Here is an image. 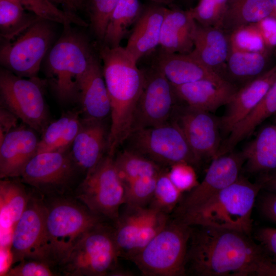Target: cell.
<instances>
[{"instance_id": "obj_1", "label": "cell", "mask_w": 276, "mask_h": 276, "mask_svg": "<svg viewBox=\"0 0 276 276\" xmlns=\"http://www.w3.org/2000/svg\"><path fill=\"white\" fill-rule=\"evenodd\" d=\"M193 229L186 260L188 267L199 276L256 275L267 256L250 235L227 228L198 226Z\"/></svg>"}, {"instance_id": "obj_2", "label": "cell", "mask_w": 276, "mask_h": 276, "mask_svg": "<svg viewBox=\"0 0 276 276\" xmlns=\"http://www.w3.org/2000/svg\"><path fill=\"white\" fill-rule=\"evenodd\" d=\"M99 55L111 106L107 154L114 156L131 132L134 110L142 91L144 71L121 46L102 45Z\"/></svg>"}, {"instance_id": "obj_3", "label": "cell", "mask_w": 276, "mask_h": 276, "mask_svg": "<svg viewBox=\"0 0 276 276\" xmlns=\"http://www.w3.org/2000/svg\"><path fill=\"white\" fill-rule=\"evenodd\" d=\"M262 189L259 181L252 183L240 176L202 204L177 218L192 226L234 229L250 235L252 211Z\"/></svg>"}, {"instance_id": "obj_4", "label": "cell", "mask_w": 276, "mask_h": 276, "mask_svg": "<svg viewBox=\"0 0 276 276\" xmlns=\"http://www.w3.org/2000/svg\"><path fill=\"white\" fill-rule=\"evenodd\" d=\"M96 57L85 35L73 30L71 26L64 27L44 63L47 83L60 102H77L82 78Z\"/></svg>"}, {"instance_id": "obj_5", "label": "cell", "mask_w": 276, "mask_h": 276, "mask_svg": "<svg viewBox=\"0 0 276 276\" xmlns=\"http://www.w3.org/2000/svg\"><path fill=\"white\" fill-rule=\"evenodd\" d=\"M193 228L178 218L164 227L129 260L145 276H181L186 274L188 245Z\"/></svg>"}, {"instance_id": "obj_6", "label": "cell", "mask_w": 276, "mask_h": 276, "mask_svg": "<svg viewBox=\"0 0 276 276\" xmlns=\"http://www.w3.org/2000/svg\"><path fill=\"white\" fill-rule=\"evenodd\" d=\"M45 205L47 245L52 264L61 265L80 239L101 223V217L83 204L56 199Z\"/></svg>"}, {"instance_id": "obj_7", "label": "cell", "mask_w": 276, "mask_h": 276, "mask_svg": "<svg viewBox=\"0 0 276 276\" xmlns=\"http://www.w3.org/2000/svg\"><path fill=\"white\" fill-rule=\"evenodd\" d=\"M120 257L113 229L101 223L88 231L60 265L71 276H104L117 268Z\"/></svg>"}, {"instance_id": "obj_8", "label": "cell", "mask_w": 276, "mask_h": 276, "mask_svg": "<svg viewBox=\"0 0 276 276\" xmlns=\"http://www.w3.org/2000/svg\"><path fill=\"white\" fill-rule=\"evenodd\" d=\"M51 22L39 18L13 39L4 40L0 49L2 67L20 77L37 78L54 37Z\"/></svg>"}, {"instance_id": "obj_9", "label": "cell", "mask_w": 276, "mask_h": 276, "mask_svg": "<svg viewBox=\"0 0 276 276\" xmlns=\"http://www.w3.org/2000/svg\"><path fill=\"white\" fill-rule=\"evenodd\" d=\"M0 99L2 107L36 132L42 134L49 125L48 110L38 78L20 77L1 68Z\"/></svg>"}, {"instance_id": "obj_10", "label": "cell", "mask_w": 276, "mask_h": 276, "mask_svg": "<svg viewBox=\"0 0 276 276\" xmlns=\"http://www.w3.org/2000/svg\"><path fill=\"white\" fill-rule=\"evenodd\" d=\"M76 197L96 215L117 220L121 206L126 203V197L114 156L107 154L94 168L86 173Z\"/></svg>"}, {"instance_id": "obj_11", "label": "cell", "mask_w": 276, "mask_h": 276, "mask_svg": "<svg viewBox=\"0 0 276 276\" xmlns=\"http://www.w3.org/2000/svg\"><path fill=\"white\" fill-rule=\"evenodd\" d=\"M127 148L160 165L198 163L185 134L173 121L132 131L125 141Z\"/></svg>"}, {"instance_id": "obj_12", "label": "cell", "mask_w": 276, "mask_h": 276, "mask_svg": "<svg viewBox=\"0 0 276 276\" xmlns=\"http://www.w3.org/2000/svg\"><path fill=\"white\" fill-rule=\"evenodd\" d=\"M144 73V84L134 110L131 132L168 122L176 105L173 86L164 75L154 65Z\"/></svg>"}, {"instance_id": "obj_13", "label": "cell", "mask_w": 276, "mask_h": 276, "mask_svg": "<svg viewBox=\"0 0 276 276\" xmlns=\"http://www.w3.org/2000/svg\"><path fill=\"white\" fill-rule=\"evenodd\" d=\"M12 263L26 259L50 261L46 238L45 205L30 197L14 227L10 242Z\"/></svg>"}, {"instance_id": "obj_14", "label": "cell", "mask_w": 276, "mask_h": 276, "mask_svg": "<svg viewBox=\"0 0 276 276\" xmlns=\"http://www.w3.org/2000/svg\"><path fill=\"white\" fill-rule=\"evenodd\" d=\"M170 120L180 128L198 163L217 156L221 144L219 118L210 112L176 105Z\"/></svg>"}, {"instance_id": "obj_15", "label": "cell", "mask_w": 276, "mask_h": 276, "mask_svg": "<svg viewBox=\"0 0 276 276\" xmlns=\"http://www.w3.org/2000/svg\"><path fill=\"white\" fill-rule=\"evenodd\" d=\"M78 168L70 153H37L27 164L20 177L22 182L45 193L63 190Z\"/></svg>"}, {"instance_id": "obj_16", "label": "cell", "mask_w": 276, "mask_h": 276, "mask_svg": "<svg viewBox=\"0 0 276 276\" xmlns=\"http://www.w3.org/2000/svg\"><path fill=\"white\" fill-rule=\"evenodd\" d=\"M245 162L242 152L232 151L212 159L202 181L179 202L177 216L200 205L235 182Z\"/></svg>"}, {"instance_id": "obj_17", "label": "cell", "mask_w": 276, "mask_h": 276, "mask_svg": "<svg viewBox=\"0 0 276 276\" xmlns=\"http://www.w3.org/2000/svg\"><path fill=\"white\" fill-rule=\"evenodd\" d=\"M276 81V64L265 73L240 87L219 119L221 131L229 134L263 99Z\"/></svg>"}, {"instance_id": "obj_18", "label": "cell", "mask_w": 276, "mask_h": 276, "mask_svg": "<svg viewBox=\"0 0 276 276\" xmlns=\"http://www.w3.org/2000/svg\"><path fill=\"white\" fill-rule=\"evenodd\" d=\"M29 126L16 127L0 142V178L20 177L37 154L39 140Z\"/></svg>"}, {"instance_id": "obj_19", "label": "cell", "mask_w": 276, "mask_h": 276, "mask_svg": "<svg viewBox=\"0 0 276 276\" xmlns=\"http://www.w3.org/2000/svg\"><path fill=\"white\" fill-rule=\"evenodd\" d=\"M173 86L201 80L230 82L207 67L190 52L168 53L159 50L154 65Z\"/></svg>"}, {"instance_id": "obj_20", "label": "cell", "mask_w": 276, "mask_h": 276, "mask_svg": "<svg viewBox=\"0 0 276 276\" xmlns=\"http://www.w3.org/2000/svg\"><path fill=\"white\" fill-rule=\"evenodd\" d=\"M109 132L105 121L82 118L81 127L71 146L70 153L79 169L86 173L105 156Z\"/></svg>"}, {"instance_id": "obj_21", "label": "cell", "mask_w": 276, "mask_h": 276, "mask_svg": "<svg viewBox=\"0 0 276 276\" xmlns=\"http://www.w3.org/2000/svg\"><path fill=\"white\" fill-rule=\"evenodd\" d=\"M168 8L155 3L143 7L125 49L137 63L159 47L162 25Z\"/></svg>"}, {"instance_id": "obj_22", "label": "cell", "mask_w": 276, "mask_h": 276, "mask_svg": "<svg viewBox=\"0 0 276 276\" xmlns=\"http://www.w3.org/2000/svg\"><path fill=\"white\" fill-rule=\"evenodd\" d=\"M77 102L82 118L105 121L110 116V102L102 66L97 56L82 78Z\"/></svg>"}, {"instance_id": "obj_23", "label": "cell", "mask_w": 276, "mask_h": 276, "mask_svg": "<svg viewBox=\"0 0 276 276\" xmlns=\"http://www.w3.org/2000/svg\"><path fill=\"white\" fill-rule=\"evenodd\" d=\"M231 51L229 33L221 28L197 23L194 48L191 53L225 80L226 64Z\"/></svg>"}, {"instance_id": "obj_24", "label": "cell", "mask_w": 276, "mask_h": 276, "mask_svg": "<svg viewBox=\"0 0 276 276\" xmlns=\"http://www.w3.org/2000/svg\"><path fill=\"white\" fill-rule=\"evenodd\" d=\"M173 87L178 100L190 107L210 112L226 105L239 88L231 82L219 83L209 80Z\"/></svg>"}, {"instance_id": "obj_25", "label": "cell", "mask_w": 276, "mask_h": 276, "mask_svg": "<svg viewBox=\"0 0 276 276\" xmlns=\"http://www.w3.org/2000/svg\"><path fill=\"white\" fill-rule=\"evenodd\" d=\"M197 22L190 9L176 6L168 8L162 25L159 50L168 53L187 54L192 51Z\"/></svg>"}, {"instance_id": "obj_26", "label": "cell", "mask_w": 276, "mask_h": 276, "mask_svg": "<svg viewBox=\"0 0 276 276\" xmlns=\"http://www.w3.org/2000/svg\"><path fill=\"white\" fill-rule=\"evenodd\" d=\"M80 114V111H70L49 124L39 139L37 153L66 152L81 127Z\"/></svg>"}, {"instance_id": "obj_27", "label": "cell", "mask_w": 276, "mask_h": 276, "mask_svg": "<svg viewBox=\"0 0 276 276\" xmlns=\"http://www.w3.org/2000/svg\"><path fill=\"white\" fill-rule=\"evenodd\" d=\"M247 170L266 173L276 170V124L261 129L242 151Z\"/></svg>"}, {"instance_id": "obj_28", "label": "cell", "mask_w": 276, "mask_h": 276, "mask_svg": "<svg viewBox=\"0 0 276 276\" xmlns=\"http://www.w3.org/2000/svg\"><path fill=\"white\" fill-rule=\"evenodd\" d=\"M30 196L22 185L9 178L0 181V223L1 241L12 237L14 226L25 210Z\"/></svg>"}, {"instance_id": "obj_29", "label": "cell", "mask_w": 276, "mask_h": 276, "mask_svg": "<svg viewBox=\"0 0 276 276\" xmlns=\"http://www.w3.org/2000/svg\"><path fill=\"white\" fill-rule=\"evenodd\" d=\"M270 55L231 50L226 64L225 79L237 87V84L242 86L270 68L267 67Z\"/></svg>"}, {"instance_id": "obj_30", "label": "cell", "mask_w": 276, "mask_h": 276, "mask_svg": "<svg viewBox=\"0 0 276 276\" xmlns=\"http://www.w3.org/2000/svg\"><path fill=\"white\" fill-rule=\"evenodd\" d=\"M272 0H227L222 28L228 33L271 15Z\"/></svg>"}, {"instance_id": "obj_31", "label": "cell", "mask_w": 276, "mask_h": 276, "mask_svg": "<svg viewBox=\"0 0 276 276\" xmlns=\"http://www.w3.org/2000/svg\"><path fill=\"white\" fill-rule=\"evenodd\" d=\"M126 206L115 221L113 233L120 257L128 259L134 253L149 208Z\"/></svg>"}, {"instance_id": "obj_32", "label": "cell", "mask_w": 276, "mask_h": 276, "mask_svg": "<svg viewBox=\"0 0 276 276\" xmlns=\"http://www.w3.org/2000/svg\"><path fill=\"white\" fill-rule=\"evenodd\" d=\"M143 7L140 0H119L110 18L102 44L111 48L120 47L132 29Z\"/></svg>"}, {"instance_id": "obj_33", "label": "cell", "mask_w": 276, "mask_h": 276, "mask_svg": "<svg viewBox=\"0 0 276 276\" xmlns=\"http://www.w3.org/2000/svg\"><path fill=\"white\" fill-rule=\"evenodd\" d=\"M114 160L124 187L138 179L157 176L164 170L161 165L127 148L114 156Z\"/></svg>"}, {"instance_id": "obj_34", "label": "cell", "mask_w": 276, "mask_h": 276, "mask_svg": "<svg viewBox=\"0 0 276 276\" xmlns=\"http://www.w3.org/2000/svg\"><path fill=\"white\" fill-rule=\"evenodd\" d=\"M38 18L27 14L18 0H0V33L3 40L13 39Z\"/></svg>"}, {"instance_id": "obj_35", "label": "cell", "mask_w": 276, "mask_h": 276, "mask_svg": "<svg viewBox=\"0 0 276 276\" xmlns=\"http://www.w3.org/2000/svg\"><path fill=\"white\" fill-rule=\"evenodd\" d=\"M23 8L38 17L63 27L75 24L87 27L88 24L75 13L58 8L51 0H18Z\"/></svg>"}, {"instance_id": "obj_36", "label": "cell", "mask_w": 276, "mask_h": 276, "mask_svg": "<svg viewBox=\"0 0 276 276\" xmlns=\"http://www.w3.org/2000/svg\"><path fill=\"white\" fill-rule=\"evenodd\" d=\"M182 193L164 169L157 177L149 207L168 215L180 201Z\"/></svg>"}, {"instance_id": "obj_37", "label": "cell", "mask_w": 276, "mask_h": 276, "mask_svg": "<svg viewBox=\"0 0 276 276\" xmlns=\"http://www.w3.org/2000/svg\"><path fill=\"white\" fill-rule=\"evenodd\" d=\"M119 0H87L86 11L92 31L102 43L110 18Z\"/></svg>"}, {"instance_id": "obj_38", "label": "cell", "mask_w": 276, "mask_h": 276, "mask_svg": "<svg viewBox=\"0 0 276 276\" xmlns=\"http://www.w3.org/2000/svg\"><path fill=\"white\" fill-rule=\"evenodd\" d=\"M231 50L271 54L255 24L244 26L230 33Z\"/></svg>"}, {"instance_id": "obj_39", "label": "cell", "mask_w": 276, "mask_h": 276, "mask_svg": "<svg viewBox=\"0 0 276 276\" xmlns=\"http://www.w3.org/2000/svg\"><path fill=\"white\" fill-rule=\"evenodd\" d=\"M227 2V0H200L197 5L190 10L198 24L222 28Z\"/></svg>"}, {"instance_id": "obj_40", "label": "cell", "mask_w": 276, "mask_h": 276, "mask_svg": "<svg viewBox=\"0 0 276 276\" xmlns=\"http://www.w3.org/2000/svg\"><path fill=\"white\" fill-rule=\"evenodd\" d=\"M157 176L138 179L125 185V205L147 206L152 199Z\"/></svg>"}, {"instance_id": "obj_41", "label": "cell", "mask_w": 276, "mask_h": 276, "mask_svg": "<svg viewBox=\"0 0 276 276\" xmlns=\"http://www.w3.org/2000/svg\"><path fill=\"white\" fill-rule=\"evenodd\" d=\"M167 173L171 181L182 193L190 191L199 183L194 168L188 163L172 165Z\"/></svg>"}, {"instance_id": "obj_42", "label": "cell", "mask_w": 276, "mask_h": 276, "mask_svg": "<svg viewBox=\"0 0 276 276\" xmlns=\"http://www.w3.org/2000/svg\"><path fill=\"white\" fill-rule=\"evenodd\" d=\"M49 262L44 261L26 259L10 268L5 273L7 276H53L56 274Z\"/></svg>"}, {"instance_id": "obj_43", "label": "cell", "mask_w": 276, "mask_h": 276, "mask_svg": "<svg viewBox=\"0 0 276 276\" xmlns=\"http://www.w3.org/2000/svg\"><path fill=\"white\" fill-rule=\"evenodd\" d=\"M255 25L269 50H276V17L269 16Z\"/></svg>"}, {"instance_id": "obj_44", "label": "cell", "mask_w": 276, "mask_h": 276, "mask_svg": "<svg viewBox=\"0 0 276 276\" xmlns=\"http://www.w3.org/2000/svg\"><path fill=\"white\" fill-rule=\"evenodd\" d=\"M255 238L263 249L270 253L276 260V228H261L256 233Z\"/></svg>"}, {"instance_id": "obj_45", "label": "cell", "mask_w": 276, "mask_h": 276, "mask_svg": "<svg viewBox=\"0 0 276 276\" xmlns=\"http://www.w3.org/2000/svg\"><path fill=\"white\" fill-rule=\"evenodd\" d=\"M261 196L259 206L261 213L276 223V193L268 192Z\"/></svg>"}, {"instance_id": "obj_46", "label": "cell", "mask_w": 276, "mask_h": 276, "mask_svg": "<svg viewBox=\"0 0 276 276\" xmlns=\"http://www.w3.org/2000/svg\"><path fill=\"white\" fill-rule=\"evenodd\" d=\"M18 118L8 109L1 106L0 110V142L12 129L16 127Z\"/></svg>"}, {"instance_id": "obj_47", "label": "cell", "mask_w": 276, "mask_h": 276, "mask_svg": "<svg viewBox=\"0 0 276 276\" xmlns=\"http://www.w3.org/2000/svg\"><path fill=\"white\" fill-rule=\"evenodd\" d=\"M257 276H276V260L268 256L260 264Z\"/></svg>"}, {"instance_id": "obj_48", "label": "cell", "mask_w": 276, "mask_h": 276, "mask_svg": "<svg viewBox=\"0 0 276 276\" xmlns=\"http://www.w3.org/2000/svg\"><path fill=\"white\" fill-rule=\"evenodd\" d=\"M259 181L262 184L263 189L276 193V170L264 173Z\"/></svg>"}, {"instance_id": "obj_49", "label": "cell", "mask_w": 276, "mask_h": 276, "mask_svg": "<svg viewBox=\"0 0 276 276\" xmlns=\"http://www.w3.org/2000/svg\"><path fill=\"white\" fill-rule=\"evenodd\" d=\"M55 4H60L65 8L66 11L74 12L76 11L78 7L74 0H51Z\"/></svg>"}, {"instance_id": "obj_50", "label": "cell", "mask_w": 276, "mask_h": 276, "mask_svg": "<svg viewBox=\"0 0 276 276\" xmlns=\"http://www.w3.org/2000/svg\"><path fill=\"white\" fill-rule=\"evenodd\" d=\"M153 3L162 5L164 6H169L170 7L174 5L175 0H149Z\"/></svg>"}, {"instance_id": "obj_51", "label": "cell", "mask_w": 276, "mask_h": 276, "mask_svg": "<svg viewBox=\"0 0 276 276\" xmlns=\"http://www.w3.org/2000/svg\"><path fill=\"white\" fill-rule=\"evenodd\" d=\"M273 10L271 16L276 17V0H272Z\"/></svg>"}, {"instance_id": "obj_52", "label": "cell", "mask_w": 276, "mask_h": 276, "mask_svg": "<svg viewBox=\"0 0 276 276\" xmlns=\"http://www.w3.org/2000/svg\"><path fill=\"white\" fill-rule=\"evenodd\" d=\"M77 6L78 7L80 3H81V0H74Z\"/></svg>"}, {"instance_id": "obj_53", "label": "cell", "mask_w": 276, "mask_h": 276, "mask_svg": "<svg viewBox=\"0 0 276 276\" xmlns=\"http://www.w3.org/2000/svg\"><path fill=\"white\" fill-rule=\"evenodd\" d=\"M185 2H187V3H190L193 0H183Z\"/></svg>"}]
</instances>
